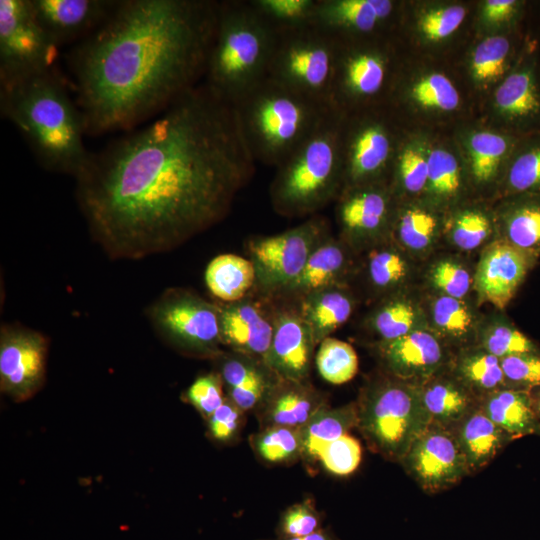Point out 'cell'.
<instances>
[{
	"label": "cell",
	"mask_w": 540,
	"mask_h": 540,
	"mask_svg": "<svg viewBox=\"0 0 540 540\" xmlns=\"http://www.w3.org/2000/svg\"><path fill=\"white\" fill-rule=\"evenodd\" d=\"M255 172L233 105L203 83L91 154L76 177L93 237L113 258L171 250L220 222Z\"/></svg>",
	"instance_id": "cell-1"
},
{
	"label": "cell",
	"mask_w": 540,
	"mask_h": 540,
	"mask_svg": "<svg viewBox=\"0 0 540 540\" xmlns=\"http://www.w3.org/2000/svg\"><path fill=\"white\" fill-rule=\"evenodd\" d=\"M219 1L120 0L70 55L87 134L128 130L199 85Z\"/></svg>",
	"instance_id": "cell-2"
},
{
	"label": "cell",
	"mask_w": 540,
	"mask_h": 540,
	"mask_svg": "<svg viewBox=\"0 0 540 540\" xmlns=\"http://www.w3.org/2000/svg\"><path fill=\"white\" fill-rule=\"evenodd\" d=\"M0 111L45 169L76 178L86 167L83 115L56 70L0 84Z\"/></svg>",
	"instance_id": "cell-3"
},
{
	"label": "cell",
	"mask_w": 540,
	"mask_h": 540,
	"mask_svg": "<svg viewBox=\"0 0 540 540\" xmlns=\"http://www.w3.org/2000/svg\"><path fill=\"white\" fill-rule=\"evenodd\" d=\"M387 105L405 128L431 134L452 132L478 117L457 61L404 49Z\"/></svg>",
	"instance_id": "cell-4"
},
{
	"label": "cell",
	"mask_w": 540,
	"mask_h": 540,
	"mask_svg": "<svg viewBox=\"0 0 540 540\" xmlns=\"http://www.w3.org/2000/svg\"><path fill=\"white\" fill-rule=\"evenodd\" d=\"M276 30L248 0L219 1L203 84L233 105L268 76Z\"/></svg>",
	"instance_id": "cell-5"
},
{
	"label": "cell",
	"mask_w": 540,
	"mask_h": 540,
	"mask_svg": "<svg viewBox=\"0 0 540 540\" xmlns=\"http://www.w3.org/2000/svg\"><path fill=\"white\" fill-rule=\"evenodd\" d=\"M242 137L255 160L278 167L332 107L266 77L234 104Z\"/></svg>",
	"instance_id": "cell-6"
},
{
	"label": "cell",
	"mask_w": 540,
	"mask_h": 540,
	"mask_svg": "<svg viewBox=\"0 0 540 540\" xmlns=\"http://www.w3.org/2000/svg\"><path fill=\"white\" fill-rule=\"evenodd\" d=\"M342 121L343 113L332 108L313 133L276 167L270 197L278 214L311 215L336 201L344 187Z\"/></svg>",
	"instance_id": "cell-7"
},
{
	"label": "cell",
	"mask_w": 540,
	"mask_h": 540,
	"mask_svg": "<svg viewBox=\"0 0 540 540\" xmlns=\"http://www.w3.org/2000/svg\"><path fill=\"white\" fill-rule=\"evenodd\" d=\"M357 404V428L368 447L383 458L399 462L430 424L419 385L393 376L366 385Z\"/></svg>",
	"instance_id": "cell-8"
},
{
	"label": "cell",
	"mask_w": 540,
	"mask_h": 540,
	"mask_svg": "<svg viewBox=\"0 0 540 540\" xmlns=\"http://www.w3.org/2000/svg\"><path fill=\"white\" fill-rule=\"evenodd\" d=\"M402 54L396 36L340 42L331 107L346 114L387 105Z\"/></svg>",
	"instance_id": "cell-9"
},
{
	"label": "cell",
	"mask_w": 540,
	"mask_h": 540,
	"mask_svg": "<svg viewBox=\"0 0 540 540\" xmlns=\"http://www.w3.org/2000/svg\"><path fill=\"white\" fill-rule=\"evenodd\" d=\"M339 49L338 39L313 24L276 31L267 77L331 107Z\"/></svg>",
	"instance_id": "cell-10"
},
{
	"label": "cell",
	"mask_w": 540,
	"mask_h": 540,
	"mask_svg": "<svg viewBox=\"0 0 540 540\" xmlns=\"http://www.w3.org/2000/svg\"><path fill=\"white\" fill-rule=\"evenodd\" d=\"M405 129L388 105L343 113V188L389 184L395 153Z\"/></svg>",
	"instance_id": "cell-11"
},
{
	"label": "cell",
	"mask_w": 540,
	"mask_h": 540,
	"mask_svg": "<svg viewBox=\"0 0 540 540\" xmlns=\"http://www.w3.org/2000/svg\"><path fill=\"white\" fill-rule=\"evenodd\" d=\"M477 0H403L396 38L410 53L457 61L474 38Z\"/></svg>",
	"instance_id": "cell-12"
},
{
	"label": "cell",
	"mask_w": 540,
	"mask_h": 540,
	"mask_svg": "<svg viewBox=\"0 0 540 540\" xmlns=\"http://www.w3.org/2000/svg\"><path fill=\"white\" fill-rule=\"evenodd\" d=\"M477 119L517 136L540 132V42L532 31L515 67L480 105Z\"/></svg>",
	"instance_id": "cell-13"
},
{
	"label": "cell",
	"mask_w": 540,
	"mask_h": 540,
	"mask_svg": "<svg viewBox=\"0 0 540 540\" xmlns=\"http://www.w3.org/2000/svg\"><path fill=\"white\" fill-rule=\"evenodd\" d=\"M59 48L30 0H0V84L55 70Z\"/></svg>",
	"instance_id": "cell-14"
},
{
	"label": "cell",
	"mask_w": 540,
	"mask_h": 540,
	"mask_svg": "<svg viewBox=\"0 0 540 540\" xmlns=\"http://www.w3.org/2000/svg\"><path fill=\"white\" fill-rule=\"evenodd\" d=\"M329 235L328 222L313 216L287 231L248 242L257 282L268 293L283 292L301 274L311 254Z\"/></svg>",
	"instance_id": "cell-15"
},
{
	"label": "cell",
	"mask_w": 540,
	"mask_h": 540,
	"mask_svg": "<svg viewBox=\"0 0 540 540\" xmlns=\"http://www.w3.org/2000/svg\"><path fill=\"white\" fill-rule=\"evenodd\" d=\"M151 318L174 345L202 356L219 354V307L185 290H170L154 304Z\"/></svg>",
	"instance_id": "cell-16"
},
{
	"label": "cell",
	"mask_w": 540,
	"mask_h": 540,
	"mask_svg": "<svg viewBox=\"0 0 540 540\" xmlns=\"http://www.w3.org/2000/svg\"><path fill=\"white\" fill-rule=\"evenodd\" d=\"M451 133L465 165L472 198L495 202L522 136L493 128L477 118L457 126Z\"/></svg>",
	"instance_id": "cell-17"
},
{
	"label": "cell",
	"mask_w": 540,
	"mask_h": 540,
	"mask_svg": "<svg viewBox=\"0 0 540 540\" xmlns=\"http://www.w3.org/2000/svg\"><path fill=\"white\" fill-rule=\"evenodd\" d=\"M396 202L387 183L343 188L336 199L339 238L355 251L389 240Z\"/></svg>",
	"instance_id": "cell-18"
},
{
	"label": "cell",
	"mask_w": 540,
	"mask_h": 540,
	"mask_svg": "<svg viewBox=\"0 0 540 540\" xmlns=\"http://www.w3.org/2000/svg\"><path fill=\"white\" fill-rule=\"evenodd\" d=\"M400 463L429 494L448 490L470 475L452 431L433 422L414 440Z\"/></svg>",
	"instance_id": "cell-19"
},
{
	"label": "cell",
	"mask_w": 540,
	"mask_h": 540,
	"mask_svg": "<svg viewBox=\"0 0 540 540\" xmlns=\"http://www.w3.org/2000/svg\"><path fill=\"white\" fill-rule=\"evenodd\" d=\"M531 29L527 22L505 33L474 38L457 60L478 110L517 64Z\"/></svg>",
	"instance_id": "cell-20"
},
{
	"label": "cell",
	"mask_w": 540,
	"mask_h": 540,
	"mask_svg": "<svg viewBox=\"0 0 540 540\" xmlns=\"http://www.w3.org/2000/svg\"><path fill=\"white\" fill-rule=\"evenodd\" d=\"M403 0H317L312 24L340 42L396 36Z\"/></svg>",
	"instance_id": "cell-21"
},
{
	"label": "cell",
	"mask_w": 540,
	"mask_h": 540,
	"mask_svg": "<svg viewBox=\"0 0 540 540\" xmlns=\"http://www.w3.org/2000/svg\"><path fill=\"white\" fill-rule=\"evenodd\" d=\"M46 352V340L41 334L4 328L0 342L1 390L18 401L31 397L43 383Z\"/></svg>",
	"instance_id": "cell-22"
},
{
	"label": "cell",
	"mask_w": 540,
	"mask_h": 540,
	"mask_svg": "<svg viewBox=\"0 0 540 540\" xmlns=\"http://www.w3.org/2000/svg\"><path fill=\"white\" fill-rule=\"evenodd\" d=\"M376 349L390 376L416 385L443 371L451 361L445 343L429 328L378 342Z\"/></svg>",
	"instance_id": "cell-23"
},
{
	"label": "cell",
	"mask_w": 540,
	"mask_h": 540,
	"mask_svg": "<svg viewBox=\"0 0 540 540\" xmlns=\"http://www.w3.org/2000/svg\"><path fill=\"white\" fill-rule=\"evenodd\" d=\"M274 331L264 364L279 378L306 382L316 346L299 310L274 312Z\"/></svg>",
	"instance_id": "cell-24"
},
{
	"label": "cell",
	"mask_w": 540,
	"mask_h": 540,
	"mask_svg": "<svg viewBox=\"0 0 540 540\" xmlns=\"http://www.w3.org/2000/svg\"><path fill=\"white\" fill-rule=\"evenodd\" d=\"M423 199L444 213L473 199L465 165L451 132L432 134Z\"/></svg>",
	"instance_id": "cell-25"
},
{
	"label": "cell",
	"mask_w": 540,
	"mask_h": 540,
	"mask_svg": "<svg viewBox=\"0 0 540 540\" xmlns=\"http://www.w3.org/2000/svg\"><path fill=\"white\" fill-rule=\"evenodd\" d=\"M120 0H30L34 15L59 45L85 38L114 11Z\"/></svg>",
	"instance_id": "cell-26"
},
{
	"label": "cell",
	"mask_w": 540,
	"mask_h": 540,
	"mask_svg": "<svg viewBox=\"0 0 540 540\" xmlns=\"http://www.w3.org/2000/svg\"><path fill=\"white\" fill-rule=\"evenodd\" d=\"M535 259L500 239L481 255L474 285L482 299L503 309L514 297Z\"/></svg>",
	"instance_id": "cell-27"
},
{
	"label": "cell",
	"mask_w": 540,
	"mask_h": 540,
	"mask_svg": "<svg viewBox=\"0 0 540 540\" xmlns=\"http://www.w3.org/2000/svg\"><path fill=\"white\" fill-rule=\"evenodd\" d=\"M219 313L222 344L264 362L272 342L274 313L248 298L225 303Z\"/></svg>",
	"instance_id": "cell-28"
},
{
	"label": "cell",
	"mask_w": 540,
	"mask_h": 540,
	"mask_svg": "<svg viewBox=\"0 0 540 540\" xmlns=\"http://www.w3.org/2000/svg\"><path fill=\"white\" fill-rule=\"evenodd\" d=\"M445 216L423 198L397 200L389 240L406 253L423 256L443 236Z\"/></svg>",
	"instance_id": "cell-29"
},
{
	"label": "cell",
	"mask_w": 540,
	"mask_h": 540,
	"mask_svg": "<svg viewBox=\"0 0 540 540\" xmlns=\"http://www.w3.org/2000/svg\"><path fill=\"white\" fill-rule=\"evenodd\" d=\"M326 404L324 397L306 382L277 378L259 404L263 428L285 426L301 428Z\"/></svg>",
	"instance_id": "cell-30"
},
{
	"label": "cell",
	"mask_w": 540,
	"mask_h": 540,
	"mask_svg": "<svg viewBox=\"0 0 540 540\" xmlns=\"http://www.w3.org/2000/svg\"><path fill=\"white\" fill-rule=\"evenodd\" d=\"M432 134L408 129L399 141L389 186L397 200H415L424 197L429 170V150Z\"/></svg>",
	"instance_id": "cell-31"
},
{
	"label": "cell",
	"mask_w": 540,
	"mask_h": 540,
	"mask_svg": "<svg viewBox=\"0 0 540 540\" xmlns=\"http://www.w3.org/2000/svg\"><path fill=\"white\" fill-rule=\"evenodd\" d=\"M352 249L328 235L314 250L299 277L282 293L299 298L335 285H343L351 269Z\"/></svg>",
	"instance_id": "cell-32"
},
{
	"label": "cell",
	"mask_w": 540,
	"mask_h": 540,
	"mask_svg": "<svg viewBox=\"0 0 540 540\" xmlns=\"http://www.w3.org/2000/svg\"><path fill=\"white\" fill-rule=\"evenodd\" d=\"M466 459L469 474L487 467L512 441V437L493 423L478 407L451 429Z\"/></svg>",
	"instance_id": "cell-33"
},
{
	"label": "cell",
	"mask_w": 540,
	"mask_h": 540,
	"mask_svg": "<svg viewBox=\"0 0 540 540\" xmlns=\"http://www.w3.org/2000/svg\"><path fill=\"white\" fill-rule=\"evenodd\" d=\"M502 240L533 259L540 254V196H516L494 202Z\"/></svg>",
	"instance_id": "cell-34"
},
{
	"label": "cell",
	"mask_w": 540,
	"mask_h": 540,
	"mask_svg": "<svg viewBox=\"0 0 540 540\" xmlns=\"http://www.w3.org/2000/svg\"><path fill=\"white\" fill-rule=\"evenodd\" d=\"M220 375L243 412L258 407L278 378L261 360L239 353L225 358Z\"/></svg>",
	"instance_id": "cell-35"
},
{
	"label": "cell",
	"mask_w": 540,
	"mask_h": 540,
	"mask_svg": "<svg viewBox=\"0 0 540 540\" xmlns=\"http://www.w3.org/2000/svg\"><path fill=\"white\" fill-rule=\"evenodd\" d=\"M419 388L431 422L448 429L478 407V399L449 371L437 373Z\"/></svg>",
	"instance_id": "cell-36"
},
{
	"label": "cell",
	"mask_w": 540,
	"mask_h": 540,
	"mask_svg": "<svg viewBox=\"0 0 540 540\" xmlns=\"http://www.w3.org/2000/svg\"><path fill=\"white\" fill-rule=\"evenodd\" d=\"M300 299L299 312L316 345L350 318L355 305L353 295L344 284L309 293Z\"/></svg>",
	"instance_id": "cell-37"
},
{
	"label": "cell",
	"mask_w": 540,
	"mask_h": 540,
	"mask_svg": "<svg viewBox=\"0 0 540 540\" xmlns=\"http://www.w3.org/2000/svg\"><path fill=\"white\" fill-rule=\"evenodd\" d=\"M478 406L513 440L539 435L529 391L504 387L481 398Z\"/></svg>",
	"instance_id": "cell-38"
},
{
	"label": "cell",
	"mask_w": 540,
	"mask_h": 540,
	"mask_svg": "<svg viewBox=\"0 0 540 540\" xmlns=\"http://www.w3.org/2000/svg\"><path fill=\"white\" fill-rule=\"evenodd\" d=\"M495 231L494 202L470 199L446 213L443 235L460 250L480 247Z\"/></svg>",
	"instance_id": "cell-39"
},
{
	"label": "cell",
	"mask_w": 540,
	"mask_h": 540,
	"mask_svg": "<svg viewBox=\"0 0 540 540\" xmlns=\"http://www.w3.org/2000/svg\"><path fill=\"white\" fill-rule=\"evenodd\" d=\"M449 372L478 401L506 387L501 361L478 345L463 347L451 358Z\"/></svg>",
	"instance_id": "cell-40"
},
{
	"label": "cell",
	"mask_w": 540,
	"mask_h": 540,
	"mask_svg": "<svg viewBox=\"0 0 540 540\" xmlns=\"http://www.w3.org/2000/svg\"><path fill=\"white\" fill-rule=\"evenodd\" d=\"M357 419L356 402L336 408L322 407L300 428V458L314 464L323 447L357 427Z\"/></svg>",
	"instance_id": "cell-41"
},
{
	"label": "cell",
	"mask_w": 540,
	"mask_h": 540,
	"mask_svg": "<svg viewBox=\"0 0 540 540\" xmlns=\"http://www.w3.org/2000/svg\"><path fill=\"white\" fill-rule=\"evenodd\" d=\"M516 196H540V132L517 143L496 201Z\"/></svg>",
	"instance_id": "cell-42"
},
{
	"label": "cell",
	"mask_w": 540,
	"mask_h": 540,
	"mask_svg": "<svg viewBox=\"0 0 540 540\" xmlns=\"http://www.w3.org/2000/svg\"><path fill=\"white\" fill-rule=\"evenodd\" d=\"M205 282L210 292L225 303L246 298L256 285L253 262L235 254H221L208 264Z\"/></svg>",
	"instance_id": "cell-43"
},
{
	"label": "cell",
	"mask_w": 540,
	"mask_h": 540,
	"mask_svg": "<svg viewBox=\"0 0 540 540\" xmlns=\"http://www.w3.org/2000/svg\"><path fill=\"white\" fill-rule=\"evenodd\" d=\"M379 342L391 341L411 332L429 328L427 314L412 298L403 294L387 296L369 318Z\"/></svg>",
	"instance_id": "cell-44"
},
{
	"label": "cell",
	"mask_w": 540,
	"mask_h": 540,
	"mask_svg": "<svg viewBox=\"0 0 540 540\" xmlns=\"http://www.w3.org/2000/svg\"><path fill=\"white\" fill-rule=\"evenodd\" d=\"M432 330L445 344L451 343L463 347L477 337L476 316L463 300L447 295L436 296L429 306L427 318Z\"/></svg>",
	"instance_id": "cell-45"
},
{
	"label": "cell",
	"mask_w": 540,
	"mask_h": 540,
	"mask_svg": "<svg viewBox=\"0 0 540 540\" xmlns=\"http://www.w3.org/2000/svg\"><path fill=\"white\" fill-rule=\"evenodd\" d=\"M412 267L404 252L391 240L369 249L366 275L369 284L387 296L396 294L411 276Z\"/></svg>",
	"instance_id": "cell-46"
},
{
	"label": "cell",
	"mask_w": 540,
	"mask_h": 540,
	"mask_svg": "<svg viewBox=\"0 0 540 540\" xmlns=\"http://www.w3.org/2000/svg\"><path fill=\"white\" fill-rule=\"evenodd\" d=\"M526 0H477L474 36H488L512 31L527 22Z\"/></svg>",
	"instance_id": "cell-47"
},
{
	"label": "cell",
	"mask_w": 540,
	"mask_h": 540,
	"mask_svg": "<svg viewBox=\"0 0 540 540\" xmlns=\"http://www.w3.org/2000/svg\"><path fill=\"white\" fill-rule=\"evenodd\" d=\"M320 376L334 385L344 384L358 372V356L347 342L327 337L320 344L315 358Z\"/></svg>",
	"instance_id": "cell-48"
},
{
	"label": "cell",
	"mask_w": 540,
	"mask_h": 540,
	"mask_svg": "<svg viewBox=\"0 0 540 540\" xmlns=\"http://www.w3.org/2000/svg\"><path fill=\"white\" fill-rule=\"evenodd\" d=\"M276 31L311 25L317 0H248Z\"/></svg>",
	"instance_id": "cell-49"
},
{
	"label": "cell",
	"mask_w": 540,
	"mask_h": 540,
	"mask_svg": "<svg viewBox=\"0 0 540 540\" xmlns=\"http://www.w3.org/2000/svg\"><path fill=\"white\" fill-rule=\"evenodd\" d=\"M252 446L270 463H287L301 457L300 428L270 426L252 438Z\"/></svg>",
	"instance_id": "cell-50"
},
{
	"label": "cell",
	"mask_w": 540,
	"mask_h": 540,
	"mask_svg": "<svg viewBox=\"0 0 540 540\" xmlns=\"http://www.w3.org/2000/svg\"><path fill=\"white\" fill-rule=\"evenodd\" d=\"M477 344L499 359L540 350L524 333L515 326L495 321L483 327L477 334Z\"/></svg>",
	"instance_id": "cell-51"
},
{
	"label": "cell",
	"mask_w": 540,
	"mask_h": 540,
	"mask_svg": "<svg viewBox=\"0 0 540 540\" xmlns=\"http://www.w3.org/2000/svg\"><path fill=\"white\" fill-rule=\"evenodd\" d=\"M362 458L360 442L348 433L330 442L318 454V461L330 473L347 476L359 466Z\"/></svg>",
	"instance_id": "cell-52"
},
{
	"label": "cell",
	"mask_w": 540,
	"mask_h": 540,
	"mask_svg": "<svg viewBox=\"0 0 540 540\" xmlns=\"http://www.w3.org/2000/svg\"><path fill=\"white\" fill-rule=\"evenodd\" d=\"M507 388L531 391L540 387V350L500 359Z\"/></svg>",
	"instance_id": "cell-53"
},
{
	"label": "cell",
	"mask_w": 540,
	"mask_h": 540,
	"mask_svg": "<svg viewBox=\"0 0 540 540\" xmlns=\"http://www.w3.org/2000/svg\"><path fill=\"white\" fill-rule=\"evenodd\" d=\"M428 278L441 294L463 299L472 285V277L460 262L453 259L436 261L429 270Z\"/></svg>",
	"instance_id": "cell-54"
},
{
	"label": "cell",
	"mask_w": 540,
	"mask_h": 540,
	"mask_svg": "<svg viewBox=\"0 0 540 540\" xmlns=\"http://www.w3.org/2000/svg\"><path fill=\"white\" fill-rule=\"evenodd\" d=\"M322 516L314 502L306 499L291 505L280 517L277 538L304 537L321 529Z\"/></svg>",
	"instance_id": "cell-55"
},
{
	"label": "cell",
	"mask_w": 540,
	"mask_h": 540,
	"mask_svg": "<svg viewBox=\"0 0 540 540\" xmlns=\"http://www.w3.org/2000/svg\"><path fill=\"white\" fill-rule=\"evenodd\" d=\"M223 380L220 374L210 373L198 377L187 390L188 401L203 415L210 416L223 404Z\"/></svg>",
	"instance_id": "cell-56"
},
{
	"label": "cell",
	"mask_w": 540,
	"mask_h": 540,
	"mask_svg": "<svg viewBox=\"0 0 540 540\" xmlns=\"http://www.w3.org/2000/svg\"><path fill=\"white\" fill-rule=\"evenodd\" d=\"M244 412L229 398L210 416L209 429L214 439L230 440L239 430Z\"/></svg>",
	"instance_id": "cell-57"
},
{
	"label": "cell",
	"mask_w": 540,
	"mask_h": 540,
	"mask_svg": "<svg viewBox=\"0 0 540 540\" xmlns=\"http://www.w3.org/2000/svg\"><path fill=\"white\" fill-rule=\"evenodd\" d=\"M275 540H335V537L329 530L321 528L318 531L304 537L276 538Z\"/></svg>",
	"instance_id": "cell-58"
},
{
	"label": "cell",
	"mask_w": 540,
	"mask_h": 540,
	"mask_svg": "<svg viewBox=\"0 0 540 540\" xmlns=\"http://www.w3.org/2000/svg\"><path fill=\"white\" fill-rule=\"evenodd\" d=\"M529 392L531 395L533 410H534L537 425H538V430H539L538 436H540V387L533 389Z\"/></svg>",
	"instance_id": "cell-59"
}]
</instances>
